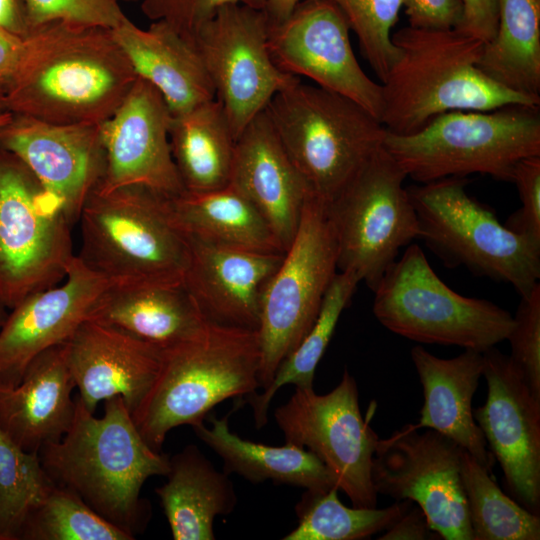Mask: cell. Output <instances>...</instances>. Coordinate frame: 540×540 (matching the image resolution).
I'll list each match as a JSON object with an SVG mask.
<instances>
[{"label": "cell", "mask_w": 540, "mask_h": 540, "mask_svg": "<svg viewBox=\"0 0 540 540\" xmlns=\"http://www.w3.org/2000/svg\"><path fill=\"white\" fill-rule=\"evenodd\" d=\"M406 424L377 442L372 481L378 494L410 500L440 539L473 540L461 477L463 449L442 434Z\"/></svg>", "instance_id": "obj_15"}, {"label": "cell", "mask_w": 540, "mask_h": 540, "mask_svg": "<svg viewBox=\"0 0 540 540\" xmlns=\"http://www.w3.org/2000/svg\"><path fill=\"white\" fill-rule=\"evenodd\" d=\"M466 182L448 177L407 188L419 238L447 266H465L527 295L539 283L540 246L502 224L467 193Z\"/></svg>", "instance_id": "obj_8"}, {"label": "cell", "mask_w": 540, "mask_h": 540, "mask_svg": "<svg viewBox=\"0 0 540 540\" xmlns=\"http://www.w3.org/2000/svg\"><path fill=\"white\" fill-rule=\"evenodd\" d=\"M513 320L506 339L511 348L509 358L532 394L540 399V283L520 296Z\"/></svg>", "instance_id": "obj_39"}, {"label": "cell", "mask_w": 540, "mask_h": 540, "mask_svg": "<svg viewBox=\"0 0 540 540\" xmlns=\"http://www.w3.org/2000/svg\"><path fill=\"white\" fill-rule=\"evenodd\" d=\"M350 27L329 0H305L281 23L269 25L268 48L276 66L358 103L381 121L382 86L361 68Z\"/></svg>", "instance_id": "obj_16"}, {"label": "cell", "mask_w": 540, "mask_h": 540, "mask_svg": "<svg viewBox=\"0 0 540 540\" xmlns=\"http://www.w3.org/2000/svg\"><path fill=\"white\" fill-rule=\"evenodd\" d=\"M265 112L311 193L327 204L383 147L386 129L364 107L299 80Z\"/></svg>", "instance_id": "obj_7"}, {"label": "cell", "mask_w": 540, "mask_h": 540, "mask_svg": "<svg viewBox=\"0 0 540 540\" xmlns=\"http://www.w3.org/2000/svg\"><path fill=\"white\" fill-rule=\"evenodd\" d=\"M141 0H24L30 29L48 21L62 20L109 29L127 16L121 4Z\"/></svg>", "instance_id": "obj_40"}, {"label": "cell", "mask_w": 540, "mask_h": 540, "mask_svg": "<svg viewBox=\"0 0 540 540\" xmlns=\"http://www.w3.org/2000/svg\"><path fill=\"white\" fill-rule=\"evenodd\" d=\"M268 33L264 9L233 4L218 10L193 38L236 140L276 93L299 80L272 60Z\"/></svg>", "instance_id": "obj_14"}, {"label": "cell", "mask_w": 540, "mask_h": 540, "mask_svg": "<svg viewBox=\"0 0 540 540\" xmlns=\"http://www.w3.org/2000/svg\"><path fill=\"white\" fill-rule=\"evenodd\" d=\"M60 202L14 154L0 148V303L13 308L60 283L75 256Z\"/></svg>", "instance_id": "obj_10"}, {"label": "cell", "mask_w": 540, "mask_h": 540, "mask_svg": "<svg viewBox=\"0 0 540 540\" xmlns=\"http://www.w3.org/2000/svg\"><path fill=\"white\" fill-rule=\"evenodd\" d=\"M339 489L305 490L295 506L296 528L284 540H362L386 530L413 504L410 500L378 509L348 507Z\"/></svg>", "instance_id": "obj_34"}, {"label": "cell", "mask_w": 540, "mask_h": 540, "mask_svg": "<svg viewBox=\"0 0 540 540\" xmlns=\"http://www.w3.org/2000/svg\"><path fill=\"white\" fill-rule=\"evenodd\" d=\"M110 284L75 255L60 283L11 308L0 326V385H18L33 358L66 342Z\"/></svg>", "instance_id": "obj_20"}, {"label": "cell", "mask_w": 540, "mask_h": 540, "mask_svg": "<svg viewBox=\"0 0 540 540\" xmlns=\"http://www.w3.org/2000/svg\"><path fill=\"white\" fill-rule=\"evenodd\" d=\"M383 147L422 184L475 173L511 182L520 160L540 155V106L446 112L411 134L386 130Z\"/></svg>", "instance_id": "obj_6"}, {"label": "cell", "mask_w": 540, "mask_h": 540, "mask_svg": "<svg viewBox=\"0 0 540 540\" xmlns=\"http://www.w3.org/2000/svg\"><path fill=\"white\" fill-rule=\"evenodd\" d=\"M75 387L66 342L46 349L27 365L18 385H0L1 427L23 450L39 453L69 430Z\"/></svg>", "instance_id": "obj_24"}, {"label": "cell", "mask_w": 540, "mask_h": 540, "mask_svg": "<svg viewBox=\"0 0 540 540\" xmlns=\"http://www.w3.org/2000/svg\"><path fill=\"white\" fill-rule=\"evenodd\" d=\"M0 148L29 168L72 225L105 174L100 124H54L12 114L0 128Z\"/></svg>", "instance_id": "obj_18"}, {"label": "cell", "mask_w": 540, "mask_h": 540, "mask_svg": "<svg viewBox=\"0 0 540 540\" xmlns=\"http://www.w3.org/2000/svg\"><path fill=\"white\" fill-rule=\"evenodd\" d=\"M461 477L473 540H539L540 517L506 495L468 452H462Z\"/></svg>", "instance_id": "obj_35"}, {"label": "cell", "mask_w": 540, "mask_h": 540, "mask_svg": "<svg viewBox=\"0 0 540 540\" xmlns=\"http://www.w3.org/2000/svg\"><path fill=\"white\" fill-rule=\"evenodd\" d=\"M409 26L422 29L449 30L462 20L461 0H402Z\"/></svg>", "instance_id": "obj_43"}, {"label": "cell", "mask_w": 540, "mask_h": 540, "mask_svg": "<svg viewBox=\"0 0 540 540\" xmlns=\"http://www.w3.org/2000/svg\"><path fill=\"white\" fill-rule=\"evenodd\" d=\"M229 185L260 212L285 252L297 231L305 203L313 194L286 153L265 110L236 140Z\"/></svg>", "instance_id": "obj_23"}, {"label": "cell", "mask_w": 540, "mask_h": 540, "mask_svg": "<svg viewBox=\"0 0 540 540\" xmlns=\"http://www.w3.org/2000/svg\"><path fill=\"white\" fill-rule=\"evenodd\" d=\"M478 67L501 86L540 98V0H498L496 32Z\"/></svg>", "instance_id": "obj_32"}, {"label": "cell", "mask_w": 540, "mask_h": 540, "mask_svg": "<svg viewBox=\"0 0 540 540\" xmlns=\"http://www.w3.org/2000/svg\"><path fill=\"white\" fill-rule=\"evenodd\" d=\"M142 13L162 21L193 42L198 29L221 8L241 4L264 9L266 0H141Z\"/></svg>", "instance_id": "obj_41"}, {"label": "cell", "mask_w": 540, "mask_h": 540, "mask_svg": "<svg viewBox=\"0 0 540 540\" xmlns=\"http://www.w3.org/2000/svg\"><path fill=\"white\" fill-rule=\"evenodd\" d=\"M38 454L55 485L73 491L132 536L149 513L140 498L144 483L169 471L170 457L147 444L121 396L104 401L100 418L77 397L69 430L60 440L45 444Z\"/></svg>", "instance_id": "obj_2"}, {"label": "cell", "mask_w": 540, "mask_h": 540, "mask_svg": "<svg viewBox=\"0 0 540 540\" xmlns=\"http://www.w3.org/2000/svg\"><path fill=\"white\" fill-rule=\"evenodd\" d=\"M0 28L21 37L29 32L24 0H0Z\"/></svg>", "instance_id": "obj_47"}, {"label": "cell", "mask_w": 540, "mask_h": 540, "mask_svg": "<svg viewBox=\"0 0 540 540\" xmlns=\"http://www.w3.org/2000/svg\"><path fill=\"white\" fill-rule=\"evenodd\" d=\"M392 41L398 56L381 82V122L388 132H417L450 111L540 106V98L509 90L487 77L478 67L484 43L455 28L406 26L392 34Z\"/></svg>", "instance_id": "obj_3"}, {"label": "cell", "mask_w": 540, "mask_h": 540, "mask_svg": "<svg viewBox=\"0 0 540 540\" xmlns=\"http://www.w3.org/2000/svg\"><path fill=\"white\" fill-rule=\"evenodd\" d=\"M407 175L382 147L327 204L338 271L355 273L373 291L400 248L419 238Z\"/></svg>", "instance_id": "obj_11"}, {"label": "cell", "mask_w": 540, "mask_h": 540, "mask_svg": "<svg viewBox=\"0 0 540 540\" xmlns=\"http://www.w3.org/2000/svg\"><path fill=\"white\" fill-rule=\"evenodd\" d=\"M230 415L211 416L210 427L204 422L192 426L197 437L222 459L227 474L236 473L252 483L270 480L305 490L338 488L329 469L312 452L286 442L270 446L243 439L230 430Z\"/></svg>", "instance_id": "obj_29"}, {"label": "cell", "mask_w": 540, "mask_h": 540, "mask_svg": "<svg viewBox=\"0 0 540 540\" xmlns=\"http://www.w3.org/2000/svg\"><path fill=\"white\" fill-rule=\"evenodd\" d=\"M137 75L163 96L172 116L215 98L194 42L162 21L140 28L128 17L111 29Z\"/></svg>", "instance_id": "obj_27"}, {"label": "cell", "mask_w": 540, "mask_h": 540, "mask_svg": "<svg viewBox=\"0 0 540 540\" xmlns=\"http://www.w3.org/2000/svg\"><path fill=\"white\" fill-rule=\"evenodd\" d=\"M169 141L185 191L203 193L230 184L236 138L216 98L172 116Z\"/></svg>", "instance_id": "obj_31"}, {"label": "cell", "mask_w": 540, "mask_h": 540, "mask_svg": "<svg viewBox=\"0 0 540 540\" xmlns=\"http://www.w3.org/2000/svg\"><path fill=\"white\" fill-rule=\"evenodd\" d=\"M54 486L39 454L23 450L0 425V540L19 539Z\"/></svg>", "instance_id": "obj_36"}, {"label": "cell", "mask_w": 540, "mask_h": 540, "mask_svg": "<svg viewBox=\"0 0 540 540\" xmlns=\"http://www.w3.org/2000/svg\"><path fill=\"white\" fill-rule=\"evenodd\" d=\"M189 264L184 284L205 318L257 330L264 288L284 253H267L186 236Z\"/></svg>", "instance_id": "obj_22"}, {"label": "cell", "mask_w": 540, "mask_h": 540, "mask_svg": "<svg viewBox=\"0 0 540 540\" xmlns=\"http://www.w3.org/2000/svg\"><path fill=\"white\" fill-rule=\"evenodd\" d=\"M413 504L378 537L379 540L440 539L430 529L426 515L422 509L418 505L413 506Z\"/></svg>", "instance_id": "obj_45"}, {"label": "cell", "mask_w": 540, "mask_h": 540, "mask_svg": "<svg viewBox=\"0 0 540 540\" xmlns=\"http://www.w3.org/2000/svg\"><path fill=\"white\" fill-rule=\"evenodd\" d=\"M511 182L516 185L522 207L504 225L540 246V155L520 160Z\"/></svg>", "instance_id": "obj_42"}, {"label": "cell", "mask_w": 540, "mask_h": 540, "mask_svg": "<svg viewBox=\"0 0 540 540\" xmlns=\"http://www.w3.org/2000/svg\"><path fill=\"white\" fill-rule=\"evenodd\" d=\"M171 117L161 93L138 76L117 110L100 124L106 168L96 189L137 185L168 197L183 193L169 141Z\"/></svg>", "instance_id": "obj_19"}, {"label": "cell", "mask_w": 540, "mask_h": 540, "mask_svg": "<svg viewBox=\"0 0 540 540\" xmlns=\"http://www.w3.org/2000/svg\"><path fill=\"white\" fill-rule=\"evenodd\" d=\"M302 1L305 0H266L264 11L269 25H276L284 21Z\"/></svg>", "instance_id": "obj_48"}, {"label": "cell", "mask_w": 540, "mask_h": 540, "mask_svg": "<svg viewBox=\"0 0 540 540\" xmlns=\"http://www.w3.org/2000/svg\"><path fill=\"white\" fill-rule=\"evenodd\" d=\"M137 77L111 29L44 22L23 37L8 84L7 110L54 124H101Z\"/></svg>", "instance_id": "obj_1"}, {"label": "cell", "mask_w": 540, "mask_h": 540, "mask_svg": "<svg viewBox=\"0 0 540 540\" xmlns=\"http://www.w3.org/2000/svg\"><path fill=\"white\" fill-rule=\"evenodd\" d=\"M462 20L455 29L481 40L489 42L497 28L498 0H461Z\"/></svg>", "instance_id": "obj_44"}, {"label": "cell", "mask_w": 540, "mask_h": 540, "mask_svg": "<svg viewBox=\"0 0 540 540\" xmlns=\"http://www.w3.org/2000/svg\"><path fill=\"white\" fill-rule=\"evenodd\" d=\"M19 539L131 540L134 536L102 517L73 491L55 485L29 516Z\"/></svg>", "instance_id": "obj_37"}, {"label": "cell", "mask_w": 540, "mask_h": 540, "mask_svg": "<svg viewBox=\"0 0 540 540\" xmlns=\"http://www.w3.org/2000/svg\"><path fill=\"white\" fill-rule=\"evenodd\" d=\"M337 244L325 203L311 195L294 238L267 282L257 329L260 388L311 329L338 271Z\"/></svg>", "instance_id": "obj_12"}, {"label": "cell", "mask_w": 540, "mask_h": 540, "mask_svg": "<svg viewBox=\"0 0 540 540\" xmlns=\"http://www.w3.org/2000/svg\"><path fill=\"white\" fill-rule=\"evenodd\" d=\"M373 313L389 331L423 344L483 353L507 339L513 316L484 299L453 291L412 244L373 290Z\"/></svg>", "instance_id": "obj_9"}, {"label": "cell", "mask_w": 540, "mask_h": 540, "mask_svg": "<svg viewBox=\"0 0 540 540\" xmlns=\"http://www.w3.org/2000/svg\"><path fill=\"white\" fill-rule=\"evenodd\" d=\"M329 1L344 14L364 57L383 82L398 56V49L392 41V29L403 7L402 0Z\"/></svg>", "instance_id": "obj_38"}, {"label": "cell", "mask_w": 540, "mask_h": 540, "mask_svg": "<svg viewBox=\"0 0 540 540\" xmlns=\"http://www.w3.org/2000/svg\"><path fill=\"white\" fill-rule=\"evenodd\" d=\"M23 49V37L0 28V79L9 84Z\"/></svg>", "instance_id": "obj_46"}, {"label": "cell", "mask_w": 540, "mask_h": 540, "mask_svg": "<svg viewBox=\"0 0 540 540\" xmlns=\"http://www.w3.org/2000/svg\"><path fill=\"white\" fill-rule=\"evenodd\" d=\"M360 279L350 271H337L320 306L318 315L305 337L282 361L272 381L261 394L247 397L253 411L257 428L268 421L271 401L280 388L294 385L295 388H312L315 370L334 334L339 318L349 305Z\"/></svg>", "instance_id": "obj_33"}, {"label": "cell", "mask_w": 540, "mask_h": 540, "mask_svg": "<svg viewBox=\"0 0 540 540\" xmlns=\"http://www.w3.org/2000/svg\"><path fill=\"white\" fill-rule=\"evenodd\" d=\"M66 345L78 398L91 413L99 402L121 396L132 414L162 364V349L91 319L75 330Z\"/></svg>", "instance_id": "obj_21"}, {"label": "cell", "mask_w": 540, "mask_h": 540, "mask_svg": "<svg viewBox=\"0 0 540 540\" xmlns=\"http://www.w3.org/2000/svg\"><path fill=\"white\" fill-rule=\"evenodd\" d=\"M274 418L285 442L319 458L352 506L377 507L372 462L379 437L361 414L357 383L347 369L326 394L295 388Z\"/></svg>", "instance_id": "obj_13"}, {"label": "cell", "mask_w": 540, "mask_h": 540, "mask_svg": "<svg viewBox=\"0 0 540 540\" xmlns=\"http://www.w3.org/2000/svg\"><path fill=\"white\" fill-rule=\"evenodd\" d=\"M167 481L155 489L175 540H214L217 516L230 514L237 495L229 474L190 444L169 458Z\"/></svg>", "instance_id": "obj_28"}, {"label": "cell", "mask_w": 540, "mask_h": 540, "mask_svg": "<svg viewBox=\"0 0 540 540\" xmlns=\"http://www.w3.org/2000/svg\"><path fill=\"white\" fill-rule=\"evenodd\" d=\"M411 359L424 398L417 427L434 430L452 440L492 473L495 459L472 407L483 375V353L464 349L453 358H440L416 345L411 349Z\"/></svg>", "instance_id": "obj_25"}, {"label": "cell", "mask_w": 540, "mask_h": 540, "mask_svg": "<svg viewBox=\"0 0 540 540\" xmlns=\"http://www.w3.org/2000/svg\"><path fill=\"white\" fill-rule=\"evenodd\" d=\"M11 117H12V113L9 111L0 114V128H2L5 124L9 122Z\"/></svg>", "instance_id": "obj_50"}, {"label": "cell", "mask_w": 540, "mask_h": 540, "mask_svg": "<svg viewBox=\"0 0 540 540\" xmlns=\"http://www.w3.org/2000/svg\"><path fill=\"white\" fill-rule=\"evenodd\" d=\"M166 207L185 236L235 248L284 253L260 212L231 185L167 196Z\"/></svg>", "instance_id": "obj_30"}, {"label": "cell", "mask_w": 540, "mask_h": 540, "mask_svg": "<svg viewBox=\"0 0 540 540\" xmlns=\"http://www.w3.org/2000/svg\"><path fill=\"white\" fill-rule=\"evenodd\" d=\"M7 90L8 85L0 79V114L7 112Z\"/></svg>", "instance_id": "obj_49"}, {"label": "cell", "mask_w": 540, "mask_h": 540, "mask_svg": "<svg viewBox=\"0 0 540 540\" xmlns=\"http://www.w3.org/2000/svg\"><path fill=\"white\" fill-rule=\"evenodd\" d=\"M88 319L162 350L192 339L208 322L184 282L111 283Z\"/></svg>", "instance_id": "obj_26"}, {"label": "cell", "mask_w": 540, "mask_h": 540, "mask_svg": "<svg viewBox=\"0 0 540 540\" xmlns=\"http://www.w3.org/2000/svg\"><path fill=\"white\" fill-rule=\"evenodd\" d=\"M487 397L473 416L498 461L505 486L524 508L540 512V399L509 355L496 347L483 352Z\"/></svg>", "instance_id": "obj_17"}, {"label": "cell", "mask_w": 540, "mask_h": 540, "mask_svg": "<svg viewBox=\"0 0 540 540\" xmlns=\"http://www.w3.org/2000/svg\"><path fill=\"white\" fill-rule=\"evenodd\" d=\"M6 309L7 308L0 303V326L2 325L4 319L6 318V316L8 314Z\"/></svg>", "instance_id": "obj_51"}, {"label": "cell", "mask_w": 540, "mask_h": 540, "mask_svg": "<svg viewBox=\"0 0 540 540\" xmlns=\"http://www.w3.org/2000/svg\"><path fill=\"white\" fill-rule=\"evenodd\" d=\"M166 197L137 185L95 189L78 219L76 256L112 284L184 282L189 244L168 214Z\"/></svg>", "instance_id": "obj_5"}, {"label": "cell", "mask_w": 540, "mask_h": 540, "mask_svg": "<svg viewBox=\"0 0 540 540\" xmlns=\"http://www.w3.org/2000/svg\"><path fill=\"white\" fill-rule=\"evenodd\" d=\"M259 370L257 330L208 321L192 339L163 350L160 371L131 416L161 452L171 429L203 423L219 403L256 393Z\"/></svg>", "instance_id": "obj_4"}]
</instances>
